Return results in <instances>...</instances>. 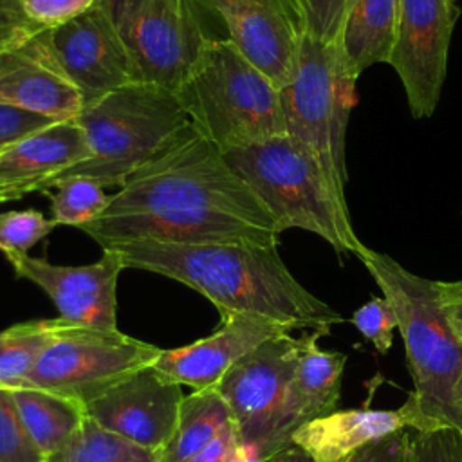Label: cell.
<instances>
[{"mask_svg":"<svg viewBox=\"0 0 462 462\" xmlns=\"http://www.w3.org/2000/svg\"><path fill=\"white\" fill-rule=\"evenodd\" d=\"M58 224L36 209L0 213V251L27 253L42 238L51 235Z\"/></svg>","mask_w":462,"mask_h":462,"instance_id":"83f0119b","label":"cell"},{"mask_svg":"<svg viewBox=\"0 0 462 462\" xmlns=\"http://www.w3.org/2000/svg\"><path fill=\"white\" fill-rule=\"evenodd\" d=\"M303 18L305 34L323 42H339L350 0H296Z\"/></svg>","mask_w":462,"mask_h":462,"instance_id":"f1b7e54d","label":"cell"},{"mask_svg":"<svg viewBox=\"0 0 462 462\" xmlns=\"http://www.w3.org/2000/svg\"><path fill=\"white\" fill-rule=\"evenodd\" d=\"M97 0H20L22 11L38 29L63 25L96 5Z\"/></svg>","mask_w":462,"mask_h":462,"instance_id":"1f68e13d","label":"cell"},{"mask_svg":"<svg viewBox=\"0 0 462 462\" xmlns=\"http://www.w3.org/2000/svg\"><path fill=\"white\" fill-rule=\"evenodd\" d=\"M410 440V433H406V430H399L368 442L345 462H408Z\"/></svg>","mask_w":462,"mask_h":462,"instance_id":"d6a6232c","label":"cell"},{"mask_svg":"<svg viewBox=\"0 0 462 462\" xmlns=\"http://www.w3.org/2000/svg\"><path fill=\"white\" fill-rule=\"evenodd\" d=\"M301 348L303 336L278 334L238 359L215 386L238 426L245 455L249 453L254 462L282 408Z\"/></svg>","mask_w":462,"mask_h":462,"instance_id":"30bf717a","label":"cell"},{"mask_svg":"<svg viewBox=\"0 0 462 462\" xmlns=\"http://www.w3.org/2000/svg\"><path fill=\"white\" fill-rule=\"evenodd\" d=\"M0 105L52 121H72L85 106L78 88L61 74L34 34L0 51Z\"/></svg>","mask_w":462,"mask_h":462,"instance_id":"d6986e66","label":"cell"},{"mask_svg":"<svg viewBox=\"0 0 462 462\" xmlns=\"http://www.w3.org/2000/svg\"><path fill=\"white\" fill-rule=\"evenodd\" d=\"M350 323L366 337L379 354H388L397 330V316L384 296H375L361 305L350 318Z\"/></svg>","mask_w":462,"mask_h":462,"instance_id":"f546056e","label":"cell"},{"mask_svg":"<svg viewBox=\"0 0 462 462\" xmlns=\"http://www.w3.org/2000/svg\"><path fill=\"white\" fill-rule=\"evenodd\" d=\"M188 462H245L244 444L235 420L231 419L220 435Z\"/></svg>","mask_w":462,"mask_h":462,"instance_id":"e575fe53","label":"cell"},{"mask_svg":"<svg viewBox=\"0 0 462 462\" xmlns=\"http://www.w3.org/2000/svg\"><path fill=\"white\" fill-rule=\"evenodd\" d=\"M101 247L128 240L280 244L282 231L224 152L189 126L81 227Z\"/></svg>","mask_w":462,"mask_h":462,"instance_id":"6da1fadb","label":"cell"},{"mask_svg":"<svg viewBox=\"0 0 462 462\" xmlns=\"http://www.w3.org/2000/svg\"><path fill=\"white\" fill-rule=\"evenodd\" d=\"M22 420L45 460L60 451L83 426L88 413L85 402L42 388H11Z\"/></svg>","mask_w":462,"mask_h":462,"instance_id":"7402d4cb","label":"cell"},{"mask_svg":"<svg viewBox=\"0 0 462 462\" xmlns=\"http://www.w3.org/2000/svg\"><path fill=\"white\" fill-rule=\"evenodd\" d=\"M162 348L123 332H103L58 318V330L23 386L58 392L83 402L150 366Z\"/></svg>","mask_w":462,"mask_h":462,"instance_id":"9c48e42d","label":"cell"},{"mask_svg":"<svg viewBox=\"0 0 462 462\" xmlns=\"http://www.w3.org/2000/svg\"><path fill=\"white\" fill-rule=\"evenodd\" d=\"M182 399L180 384L150 365L110 384L85 408L99 426L159 453L173 435Z\"/></svg>","mask_w":462,"mask_h":462,"instance_id":"9a60e30c","label":"cell"},{"mask_svg":"<svg viewBox=\"0 0 462 462\" xmlns=\"http://www.w3.org/2000/svg\"><path fill=\"white\" fill-rule=\"evenodd\" d=\"M4 256L18 278L32 282L52 300L61 319L103 332H119L116 289L125 265L114 251L103 249V256L87 265H56L27 253Z\"/></svg>","mask_w":462,"mask_h":462,"instance_id":"4fadbf2b","label":"cell"},{"mask_svg":"<svg viewBox=\"0 0 462 462\" xmlns=\"http://www.w3.org/2000/svg\"><path fill=\"white\" fill-rule=\"evenodd\" d=\"M90 148L79 125L54 121L0 150V204L43 193L52 180L87 161Z\"/></svg>","mask_w":462,"mask_h":462,"instance_id":"ac0fdd59","label":"cell"},{"mask_svg":"<svg viewBox=\"0 0 462 462\" xmlns=\"http://www.w3.org/2000/svg\"><path fill=\"white\" fill-rule=\"evenodd\" d=\"M328 330L316 328L303 334V348L292 381L265 440L256 451L254 458L258 462L292 446V433L305 422L336 411L346 356L318 346L319 337Z\"/></svg>","mask_w":462,"mask_h":462,"instance_id":"2e32d148","label":"cell"},{"mask_svg":"<svg viewBox=\"0 0 462 462\" xmlns=\"http://www.w3.org/2000/svg\"><path fill=\"white\" fill-rule=\"evenodd\" d=\"M383 296L393 307L413 393L401 406L417 431L462 430L457 383L462 372V339L451 327L440 300L439 282L404 269L390 254L365 247L357 256Z\"/></svg>","mask_w":462,"mask_h":462,"instance_id":"3957f363","label":"cell"},{"mask_svg":"<svg viewBox=\"0 0 462 462\" xmlns=\"http://www.w3.org/2000/svg\"><path fill=\"white\" fill-rule=\"evenodd\" d=\"M439 289L446 316L462 339V282H439Z\"/></svg>","mask_w":462,"mask_h":462,"instance_id":"8d00e7d4","label":"cell"},{"mask_svg":"<svg viewBox=\"0 0 462 462\" xmlns=\"http://www.w3.org/2000/svg\"><path fill=\"white\" fill-rule=\"evenodd\" d=\"M0 462H47L29 435L11 388L0 386Z\"/></svg>","mask_w":462,"mask_h":462,"instance_id":"4316f807","label":"cell"},{"mask_svg":"<svg viewBox=\"0 0 462 462\" xmlns=\"http://www.w3.org/2000/svg\"><path fill=\"white\" fill-rule=\"evenodd\" d=\"M356 81L339 42L323 43L305 34L296 70L280 88L287 135L319 162L341 195L348 180L345 137Z\"/></svg>","mask_w":462,"mask_h":462,"instance_id":"52a82bcc","label":"cell"},{"mask_svg":"<svg viewBox=\"0 0 462 462\" xmlns=\"http://www.w3.org/2000/svg\"><path fill=\"white\" fill-rule=\"evenodd\" d=\"M458 14L453 0H401L388 63L402 83L415 119L433 116L439 105Z\"/></svg>","mask_w":462,"mask_h":462,"instance_id":"8fae6325","label":"cell"},{"mask_svg":"<svg viewBox=\"0 0 462 462\" xmlns=\"http://www.w3.org/2000/svg\"><path fill=\"white\" fill-rule=\"evenodd\" d=\"M263 462H312L310 457L298 446H289L287 449H282L278 453H274L273 457H269Z\"/></svg>","mask_w":462,"mask_h":462,"instance_id":"74e56055","label":"cell"},{"mask_svg":"<svg viewBox=\"0 0 462 462\" xmlns=\"http://www.w3.org/2000/svg\"><path fill=\"white\" fill-rule=\"evenodd\" d=\"M199 2L222 18L227 40L278 88L291 81L305 38L296 0Z\"/></svg>","mask_w":462,"mask_h":462,"instance_id":"5bb4252c","label":"cell"},{"mask_svg":"<svg viewBox=\"0 0 462 462\" xmlns=\"http://www.w3.org/2000/svg\"><path fill=\"white\" fill-rule=\"evenodd\" d=\"M47 462H159V453L87 417L79 431Z\"/></svg>","mask_w":462,"mask_h":462,"instance_id":"d4e9b609","label":"cell"},{"mask_svg":"<svg viewBox=\"0 0 462 462\" xmlns=\"http://www.w3.org/2000/svg\"><path fill=\"white\" fill-rule=\"evenodd\" d=\"M34 38L78 88L85 105L139 81L121 38L97 4L63 25L40 29Z\"/></svg>","mask_w":462,"mask_h":462,"instance_id":"7c38bea8","label":"cell"},{"mask_svg":"<svg viewBox=\"0 0 462 462\" xmlns=\"http://www.w3.org/2000/svg\"><path fill=\"white\" fill-rule=\"evenodd\" d=\"M125 269L150 271L188 285L218 312L251 314L292 328H330L345 318L307 291L283 263L276 244H175L128 240L105 245Z\"/></svg>","mask_w":462,"mask_h":462,"instance_id":"7a4b0ae2","label":"cell"},{"mask_svg":"<svg viewBox=\"0 0 462 462\" xmlns=\"http://www.w3.org/2000/svg\"><path fill=\"white\" fill-rule=\"evenodd\" d=\"M38 31L23 14L20 0H0V51L25 42Z\"/></svg>","mask_w":462,"mask_h":462,"instance_id":"836d02e7","label":"cell"},{"mask_svg":"<svg viewBox=\"0 0 462 462\" xmlns=\"http://www.w3.org/2000/svg\"><path fill=\"white\" fill-rule=\"evenodd\" d=\"M42 195L49 197L52 218L58 226L79 229L99 218L110 200L99 182L81 175L56 179Z\"/></svg>","mask_w":462,"mask_h":462,"instance_id":"484cf974","label":"cell"},{"mask_svg":"<svg viewBox=\"0 0 462 462\" xmlns=\"http://www.w3.org/2000/svg\"><path fill=\"white\" fill-rule=\"evenodd\" d=\"M408 428L402 410H372L366 404L332 411L300 426L291 442L312 462H345L359 448L384 435Z\"/></svg>","mask_w":462,"mask_h":462,"instance_id":"ffe728a7","label":"cell"},{"mask_svg":"<svg viewBox=\"0 0 462 462\" xmlns=\"http://www.w3.org/2000/svg\"><path fill=\"white\" fill-rule=\"evenodd\" d=\"M457 401H458V406L462 408V372H460V377L457 383Z\"/></svg>","mask_w":462,"mask_h":462,"instance_id":"f35d334b","label":"cell"},{"mask_svg":"<svg viewBox=\"0 0 462 462\" xmlns=\"http://www.w3.org/2000/svg\"><path fill=\"white\" fill-rule=\"evenodd\" d=\"M224 157L273 213L282 233L303 229L337 253L356 256L366 247L354 231L346 197L289 135L233 148Z\"/></svg>","mask_w":462,"mask_h":462,"instance_id":"5b68a950","label":"cell"},{"mask_svg":"<svg viewBox=\"0 0 462 462\" xmlns=\"http://www.w3.org/2000/svg\"><path fill=\"white\" fill-rule=\"evenodd\" d=\"M191 126L222 152L287 135L280 88L227 38H209L175 90Z\"/></svg>","mask_w":462,"mask_h":462,"instance_id":"277c9868","label":"cell"},{"mask_svg":"<svg viewBox=\"0 0 462 462\" xmlns=\"http://www.w3.org/2000/svg\"><path fill=\"white\" fill-rule=\"evenodd\" d=\"M283 332H291V328L267 318L224 314L213 334L179 348L162 350L153 366L177 384L193 390L215 388L238 359Z\"/></svg>","mask_w":462,"mask_h":462,"instance_id":"e0dca14e","label":"cell"},{"mask_svg":"<svg viewBox=\"0 0 462 462\" xmlns=\"http://www.w3.org/2000/svg\"><path fill=\"white\" fill-rule=\"evenodd\" d=\"M58 318L16 323L0 332V386L20 388L25 384L36 361L52 341Z\"/></svg>","mask_w":462,"mask_h":462,"instance_id":"cb8c5ba5","label":"cell"},{"mask_svg":"<svg viewBox=\"0 0 462 462\" xmlns=\"http://www.w3.org/2000/svg\"><path fill=\"white\" fill-rule=\"evenodd\" d=\"M54 123L43 116H36L14 106L0 105V150L9 143Z\"/></svg>","mask_w":462,"mask_h":462,"instance_id":"d590c367","label":"cell"},{"mask_svg":"<svg viewBox=\"0 0 462 462\" xmlns=\"http://www.w3.org/2000/svg\"><path fill=\"white\" fill-rule=\"evenodd\" d=\"M408 462H462V430L446 426L417 431L410 440Z\"/></svg>","mask_w":462,"mask_h":462,"instance_id":"4dcf8cb0","label":"cell"},{"mask_svg":"<svg viewBox=\"0 0 462 462\" xmlns=\"http://www.w3.org/2000/svg\"><path fill=\"white\" fill-rule=\"evenodd\" d=\"M121 38L139 81L177 90L208 36L199 0H97Z\"/></svg>","mask_w":462,"mask_h":462,"instance_id":"ba28073f","label":"cell"},{"mask_svg":"<svg viewBox=\"0 0 462 462\" xmlns=\"http://www.w3.org/2000/svg\"><path fill=\"white\" fill-rule=\"evenodd\" d=\"M74 121L87 137L90 157L58 179L81 175L103 188L123 186L191 126L177 92L148 81L108 92L85 105Z\"/></svg>","mask_w":462,"mask_h":462,"instance_id":"8992f818","label":"cell"},{"mask_svg":"<svg viewBox=\"0 0 462 462\" xmlns=\"http://www.w3.org/2000/svg\"><path fill=\"white\" fill-rule=\"evenodd\" d=\"M401 0H350L339 45L359 78L375 63H388Z\"/></svg>","mask_w":462,"mask_h":462,"instance_id":"44dd1931","label":"cell"},{"mask_svg":"<svg viewBox=\"0 0 462 462\" xmlns=\"http://www.w3.org/2000/svg\"><path fill=\"white\" fill-rule=\"evenodd\" d=\"M229 420L231 411L215 388L195 390L182 399L173 435L159 451V462L191 460L220 435Z\"/></svg>","mask_w":462,"mask_h":462,"instance_id":"603a6c76","label":"cell"}]
</instances>
